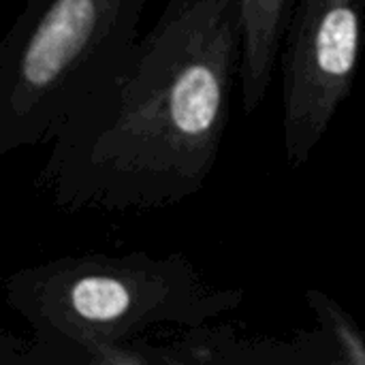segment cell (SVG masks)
<instances>
[{"label":"cell","instance_id":"obj_7","mask_svg":"<svg viewBox=\"0 0 365 365\" xmlns=\"http://www.w3.org/2000/svg\"><path fill=\"white\" fill-rule=\"evenodd\" d=\"M306 304L317 319V327L329 340L336 365H365V331L331 295L310 289Z\"/></svg>","mask_w":365,"mask_h":365},{"label":"cell","instance_id":"obj_3","mask_svg":"<svg viewBox=\"0 0 365 365\" xmlns=\"http://www.w3.org/2000/svg\"><path fill=\"white\" fill-rule=\"evenodd\" d=\"M148 0H24L0 43V154L45 145L139 41Z\"/></svg>","mask_w":365,"mask_h":365},{"label":"cell","instance_id":"obj_6","mask_svg":"<svg viewBox=\"0 0 365 365\" xmlns=\"http://www.w3.org/2000/svg\"><path fill=\"white\" fill-rule=\"evenodd\" d=\"M295 6L297 0H240V92L246 115H252L269 92Z\"/></svg>","mask_w":365,"mask_h":365},{"label":"cell","instance_id":"obj_5","mask_svg":"<svg viewBox=\"0 0 365 365\" xmlns=\"http://www.w3.org/2000/svg\"><path fill=\"white\" fill-rule=\"evenodd\" d=\"M180 365H336L329 340L317 327L293 340L242 338L231 327H190L171 344Z\"/></svg>","mask_w":365,"mask_h":365},{"label":"cell","instance_id":"obj_2","mask_svg":"<svg viewBox=\"0 0 365 365\" xmlns=\"http://www.w3.org/2000/svg\"><path fill=\"white\" fill-rule=\"evenodd\" d=\"M4 302L47 340L60 364L94 342H126L156 325L201 327L233 312L244 291L207 282L184 255H66L2 282Z\"/></svg>","mask_w":365,"mask_h":365},{"label":"cell","instance_id":"obj_1","mask_svg":"<svg viewBox=\"0 0 365 365\" xmlns=\"http://www.w3.org/2000/svg\"><path fill=\"white\" fill-rule=\"evenodd\" d=\"M240 62V0H169L53 135L36 188L68 214L150 212L199 195L222 150Z\"/></svg>","mask_w":365,"mask_h":365},{"label":"cell","instance_id":"obj_4","mask_svg":"<svg viewBox=\"0 0 365 365\" xmlns=\"http://www.w3.org/2000/svg\"><path fill=\"white\" fill-rule=\"evenodd\" d=\"M365 0H297L282 45V135L304 167L349 98L364 53Z\"/></svg>","mask_w":365,"mask_h":365}]
</instances>
